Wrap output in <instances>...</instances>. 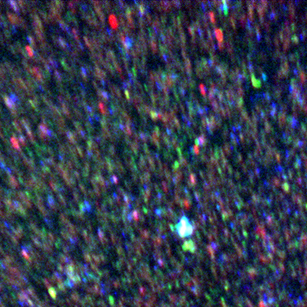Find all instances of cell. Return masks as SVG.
<instances>
[{"label": "cell", "mask_w": 307, "mask_h": 307, "mask_svg": "<svg viewBox=\"0 0 307 307\" xmlns=\"http://www.w3.org/2000/svg\"><path fill=\"white\" fill-rule=\"evenodd\" d=\"M177 232L182 238H188L191 236L194 231V228L191 222L186 216H182L176 225Z\"/></svg>", "instance_id": "obj_1"}]
</instances>
